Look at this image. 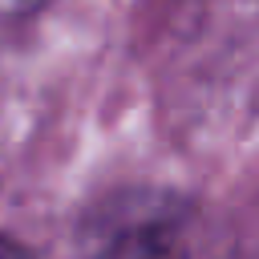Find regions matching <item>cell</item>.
Wrapping results in <instances>:
<instances>
[{
	"label": "cell",
	"mask_w": 259,
	"mask_h": 259,
	"mask_svg": "<svg viewBox=\"0 0 259 259\" xmlns=\"http://www.w3.org/2000/svg\"><path fill=\"white\" fill-rule=\"evenodd\" d=\"M85 259H219L198 206L158 190H125L89 210Z\"/></svg>",
	"instance_id": "6da1fadb"
},
{
	"label": "cell",
	"mask_w": 259,
	"mask_h": 259,
	"mask_svg": "<svg viewBox=\"0 0 259 259\" xmlns=\"http://www.w3.org/2000/svg\"><path fill=\"white\" fill-rule=\"evenodd\" d=\"M0 259H40V255H32L28 247H20L12 239H0Z\"/></svg>",
	"instance_id": "7a4b0ae2"
}]
</instances>
